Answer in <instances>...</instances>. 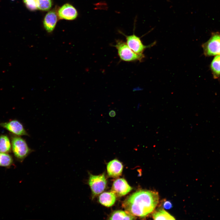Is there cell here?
Masks as SVG:
<instances>
[{"mask_svg": "<svg viewBox=\"0 0 220 220\" xmlns=\"http://www.w3.org/2000/svg\"><path fill=\"white\" fill-rule=\"evenodd\" d=\"M159 201L157 192L141 190L128 196L123 202L122 207L126 211L130 214L143 218L154 211Z\"/></svg>", "mask_w": 220, "mask_h": 220, "instance_id": "6da1fadb", "label": "cell"}, {"mask_svg": "<svg viewBox=\"0 0 220 220\" xmlns=\"http://www.w3.org/2000/svg\"><path fill=\"white\" fill-rule=\"evenodd\" d=\"M9 135L13 153L17 160L22 162L34 150L29 147L26 140L21 136L11 133Z\"/></svg>", "mask_w": 220, "mask_h": 220, "instance_id": "7a4b0ae2", "label": "cell"}, {"mask_svg": "<svg viewBox=\"0 0 220 220\" xmlns=\"http://www.w3.org/2000/svg\"><path fill=\"white\" fill-rule=\"evenodd\" d=\"M113 46L117 50L118 56L123 61L128 62L141 61L145 57L143 54H138L134 52L126 42L121 40H116V44Z\"/></svg>", "mask_w": 220, "mask_h": 220, "instance_id": "3957f363", "label": "cell"}, {"mask_svg": "<svg viewBox=\"0 0 220 220\" xmlns=\"http://www.w3.org/2000/svg\"><path fill=\"white\" fill-rule=\"evenodd\" d=\"M202 46L206 56L220 55V34L213 33L209 40L203 44Z\"/></svg>", "mask_w": 220, "mask_h": 220, "instance_id": "277c9868", "label": "cell"}, {"mask_svg": "<svg viewBox=\"0 0 220 220\" xmlns=\"http://www.w3.org/2000/svg\"><path fill=\"white\" fill-rule=\"evenodd\" d=\"M88 184L94 196L102 193L105 190L107 181L104 174L98 175L90 174Z\"/></svg>", "mask_w": 220, "mask_h": 220, "instance_id": "5b68a950", "label": "cell"}, {"mask_svg": "<svg viewBox=\"0 0 220 220\" xmlns=\"http://www.w3.org/2000/svg\"><path fill=\"white\" fill-rule=\"evenodd\" d=\"M0 127L4 128L11 133L16 135L29 136L23 124L17 119L0 123Z\"/></svg>", "mask_w": 220, "mask_h": 220, "instance_id": "8992f818", "label": "cell"}, {"mask_svg": "<svg viewBox=\"0 0 220 220\" xmlns=\"http://www.w3.org/2000/svg\"><path fill=\"white\" fill-rule=\"evenodd\" d=\"M125 37L126 43L128 46L134 52L138 54H142L145 50L151 46L144 45L140 38L135 34L127 35L122 33Z\"/></svg>", "mask_w": 220, "mask_h": 220, "instance_id": "52a82bcc", "label": "cell"}, {"mask_svg": "<svg viewBox=\"0 0 220 220\" xmlns=\"http://www.w3.org/2000/svg\"><path fill=\"white\" fill-rule=\"evenodd\" d=\"M132 189L125 179L119 178L114 182L111 191L118 196H122L127 194Z\"/></svg>", "mask_w": 220, "mask_h": 220, "instance_id": "ba28073f", "label": "cell"}, {"mask_svg": "<svg viewBox=\"0 0 220 220\" xmlns=\"http://www.w3.org/2000/svg\"><path fill=\"white\" fill-rule=\"evenodd\" d=\"M58 15L60 19L72 20L75 19L78 13L76 9L72 5L66 4L58 10Z\"/></svg>", "mask_w": 220, "mask_h": 220, "instance_id": "9c48e42d", "label": "cell"}, {"mask_svg": "<svg viewBox=\"0 0 220 220\" xmlns=\"http://www.w3.org/2000/svg\"><path fill=\"white\" fill-rule=\"evenodd\" d=\"M107 169L108 174L110 177L116 178L121 175L123 166L118 160L114 159L108 163Z\"/></svg>", "mask_w": 220, "mask_h": 220, "instance_id": "30bf717a", "label": "cell"}, {"mask_svg": "<svg viewBox=\"0 0 220 220\" xmlns=\"http://www.w3.org/2000/svg\"><path fill=\"white\" fill-rule=\"evenodd\" d=\"M57 21V15L54 10L48 12L45 16L43 21L45 28L48 32H52Z\"/></svg>", "mask_w": 220, "mask_h": 220, "instance_id": "8fae6325", "label": "cell"}, {"mask_svg": "<svg viewBox=\"0 0 220 220\" xmlns=\"http://www.w3.org/2000/svg\"><path fill=\"white\" fill-rule=\"evenodd\" d=\"M116 196L113 192H104L101 194L99 197V201L102 205L110 207L115 203Z\"/></svg>", "mask_w": 220, "mask_h": 220, "instance_id": "7c38bea8", "label": "cell"}, {"mask_svg": "<svg viewBox=\"0 0 220 220\" xmlns=\"http://www.w3.org/2000/svg\"><path fill=\"white\" fill-rule=\"evenodd\" d=\"M136 217L127 212L121 210L114 211L109 217L110 220H134Z\"/></svg>", "mask_w": 220, "mask_h": 220, "instance_id": "4fadbf2b", "label": "cell"}, {"mask_svg": "<svg viewBox=\"0 0 220 220\" xmlns=\"http://www.w3.org/2000/svg\"><path fill=\"white\" fill-rule=\"evenodd\" d=\"M12 150L10 138L6 134L0 135V152L9 153Z\"/></svg>", "mask_w": 220, "mask_h": 220, "instance_id": "5bb4252c", "label": "cell"}, {"mask_svg": "<svg viewBox=\"0 0 220 220\" xmlns=\"http://www.w3.org/2000/svg\"><path fill=\"white\" fill-rule=\"evenodd\" d=\"M210 68L214 78H219L220 76V55L214 57L211 63Z\"/></svg>", "mask_w": 220, "mask_h": 220, "instance_id": "9a60e30c", "label": "cell"}, {"mask_svg": "<svg viewBox=\"0 0 220 220\" xmlns=\"http://www.w3.org/2000/svg\"><path fill=\"white\" fill-rule=\"evenodd\" d=\"M154 220H175V219L163 209H161L155 212L152 215Z\"/></svg>", "mask_w": 220, "mask_h": 220, "instance_id": "2e32d148", "label": "cell"}, {"mask_svg": "<svg viewBox=\"0 0 220 220\" xmlns=\"http://www.w3.org/2000/svg\"><path fill=\"white\" fill-rule=\"evenodd\" d=\"M13 163L12 156L8 153L0 152V166L9 168Z\"/></svg>", "mask_w": 220, "mask_h": 220, "instance_id": "e0dca14e", "label": "cell"}, {"mask_svg": "<svg viewBox=\"0 0 220 220\" xmlns=\"http://www.w3.org/2000/svg\"><path fill=\"white\" fill-rule=\"evenodd\" d=\"M37 5L38 9L47 11L51 7V0H37Z\"/></svg>", "mask_w": 220, "mask_h": 220, "instance_id": "ac0fdd59", "label": "cell"}, {"mask_svg": "<svg viewBox=\"0 0 220 220\" xmlns=\"http://www.w3.org/2000/svg\"><path fill=\"white\" fill-rule=\"evenodd\" d=\"M26 7L30 10L34 11L38 9L37 0H23Z\"/></svg>", "mask_w": 220, "mask_h": 220, "instance_id": "d6986e66", "label": "cell"}, {"mask_svg": "<svg viewBox=\"0 0 220 220\" xmlns=\"http://www.w3.org/2000/svg\"><path fill=\"white\" fill-rule=\"evenodd\" d=\"M163 207L166 209H169L172 207V205L171 202L169 201H166L163 204Z\"/></svg>", "mask_w": 220, "mask_h": 220, "instance_id": "ffe728a7", "label": "cell"}, {"mask_svg": "<svg viewBox=\"0 0 220 220\" xmlns=\"http://www.w3.org/2000/svg\"><path fill=\"white\" fill-rule=\"evenodd\" d=\"M109 115L111 117H114L116 115V112L113 110H112L109 112Z\"/></svg>", "mask_w": 220, "mask_h": 220, "instance_id": "44dd1931", "label": "cell"}, {"mask_svg": "<svg viewBox=\"0 0 220 220\" xmlns=\"http://www.w3.org/2000/svg\"><path fill=\"white\" fill-rule=\"evenodd\" d=\"M11 0V1H14V0Z\"/></svg>", "mask_w": 220, "mask_h": 220, "instance_id": "7402d4cb", "label": "cell"}]
</instances>
